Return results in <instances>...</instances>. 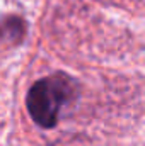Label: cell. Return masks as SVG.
Listing matches in <instances>:
<instances>
[{
	"mask_svg": "<svg viewBox=\"0 0 145 146\" xmlns=\"http://www.w3.org/2000/svg\"><path fill=\"white\" fill-rule=\"evenodd\" d=\"M103 2H108L118 7H125V9H132L138 14H142V5H144V0H103Z\"/></svg>",
	"mask_w": 145,
	"mask_h": 146,
	"instance_id": "obj_1",
	"label": "cell"
}]
</instances>
